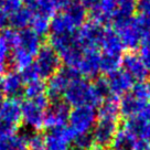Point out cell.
<instances>
[{
  "label": "cell",
  "mask_w": 150,
  "mask_h": 150,
  "mask_svg": "<svg viewBox=\"0 0 150 150\" xmlns=\"http://www.w3.org/2000/svg\"><path fill=\"white\" fill-rule=\"evenodd\" d=\"M2 6L9 18L11 14H13L23 7V2L22 0H2Z\"/></svg>",
  "instance_id": "34"
},
{
  "label": "cell",
  "mask_w": 150,
  "mask_h": 150,
  "mask_svg": "<svg viewBox=\"0 0 150 150\" xmlns=\"http://www.w3.org/2000/svg\"><path fill=\"white\" fill-rule=\"evenodd\" d=\"M137 141L138 139L136 137L127 132L125 129H120L112 139L110 150H136Z\"/></svg>",
  "instance_id": "23"
},
{
  "label": "cell",
  "mask_w": 150,
  "mask_h": 150,
  "mask_svg": "<svg viewBox=\"0 0 150 150\" xmlns=\"http://www.w3.org/2000/svg\"><path fill=\"white\" fill-rule=\"evenodd\" d=\"M8 14L2 6V0H0V31L5 30L6 25L8 23Z\"/></svg>",
  "instance_id": "39"
},
{
  "label": "cell",
  "mask_w": 150,
  "mask_h": 150,
  "mask_svg": "<svg viewBox=\"0 0 150 150\" xmlns=\"http://www.w3.org/2000/svg\"><path fill=\"white\" fill-rule=\"evenodd\" d=\"M0 120L17 128L22 120L21 103L19 102V99L8 98L4 100L0 110Z\"/></svg>",
  "instance_id": "19"
},
{
  "label": "cell",
  "mask_w": 150,
  "mask_h": 150,
  "mask_svg": "<svg viewBox=\"0 0 150 150\" xmlns=\"http://www.w3.org/2000/svg\"><path fill=\"white\" fill-rule=\"evenodd\" d=\"M93 20L98 23L112 22L117 10V0H96L88 9Z\"/></svg>",
  "instance_id": "17"
},
{
  "label": "cell",
  "mask_w": 150,
  "mask_h": 150,
  "mask_svg": "<svg viewBox=\"0 0 150 150\" xmlns=\"http://www.w3.org/2000/svg\"><path fill=\"white\" fill-rule=\"evenodd\" d=\"M27 146L30 150H45L44 147V137L39 132H33L30 139L27 142Z\"/></svg>",
  "instance_id": "33"
},
{
  "label": "cell",
  "mask_w": 150,
  "mask_h": 150,
  "mask_svg": "<svg viewBox=\"0 0 150 150\" xmlns=\"http://www.w3.org/2000/svg\"><path fill=\"white\" fill-rule=\"evenodd\" d=\"M99 119H110L117 120L119 116V99L118 97L109 95L103 102L99 104L98 112H97Z\"/></svg>",
  "instance_id": "21"
},
{
  "label": "cell",
  "mask_w": 150,
  "mask_h": 150,
  "mask_svg": "<svg viewBox=\"0 0 150 150\" xmlns=\"http://www.w3.org/2000/svg\"><path fill=\"white\" fill-rule=\"evenodd\" d=\"M71 150H76V149H71Z\"/></svg>",
  "instance_id": "44"
},
{
  "label": "cell",
  "mask_w": 150,
  "mask_h": 150,
  "mask_svg": "<svg viewBox=\"0 0 150 150\" xmlns=\"http://www.w3.org/2000/svg\"><path fill=\"white\" fill-rule=\"evenodd\" d=\"M44 135L45 150H67V146L73 141L76 134L70 127H57L47 129Z\"/></svg>",
  "instance_id": "11"
},
{
  "label": "cell",
  "mask_w": 150,
  "mask_h": 150,
  "mask_svg": "<svg viewBox=\"0 0 150 150\" xmlns=\"http://www.w3.org/2000/svg\"><path fill=\"white\" fill-rule=\"evenodd\" d=\"M106 83L109 95L115 97L125 96L134 87V80L124 70H119L112 74L107 75Z\"/></svg>",
  "instance_id": "14"
},
{
  "label": "cell",
  "mask_w": 150,
  "mask_h": 150,
  "mask_svg": "<svg viewBox=\"0 0 150 150\" xmlns=\"http://www.w3.org/2000/svg\"><path fill=\"white\" fill-rule=\"evenodd\" d=\"M14 130H16V127L10 126L8 124L0 120V141L5 140V139L12 136Z\"/></svg>",
  "instance_id": "35"
},
{
  "label": "cell",
  "mask_w": 150,
  "mask_h": 150,
  "mask_svg": "<svg viewBox=\"0 0 150 150\" xmlns=\"http://www.w3.org/2000/svg\"><path fill=\"white\" fill-rule=\"evenodd\" d=\"M97 112H95L94 107L91 106H80L74 107L70 112L69 122L70 128L76 135L89 132L96 124Z\"/></svg>",
  "instance_id": "7"
},
{
  "label": "cell",
  "mask_w": 150,
  "mask_h": 150,
  "mask_svg": "<svg viewBox=\"0 0 150 150\" xmlns=\"http://www.w3.org/2000/svg\"><path fill=\"white\" fill-rule=\"evenodd\" d=\"M23 94L27 99H37L47 95V85L42 81H34L24 86Z\"/></svg>",
  "instance_id": "28"
},
{
  "label": "cell",
  "mask_w": 150,
  "mask_h": 150,
  "mask_svg": "<svg viewBox=\"0 0 150 150\" xmlns=\"http://www.w3.org/2000/svg\"><path fill=\"white\" fill-rule=\"evenodd\" d=\"M122 63V55H114V54H102L100 53V72L105 74H112L120 70Z\"/></svg>",
  "instance_id": "25"
},
{
  "label": "cell",
  "mask_w": 150,
  "mask_h": 150,
  "mask_svg": "<svg viewBox=\"0 0 150 150\" xmlns=\"http://www.w3.org/2000/svg\"><path fill=\"white\" fill-rule=\"evenodd\" d=\"M136 150H150V144L142 140H138L136 145Z\"/></svg>",
  "instance_id": "40"
},
{
  "label": "cell",
  "mask_w": 150,
  "mask_h": 150,
  "mask_svg": "<svg viewBox=\"0 0 150 150\" xmlns=\"http://www.w3.org/2000/svg\"><path fill=\"white\" fill-rule=\"evenodd\" d=\"M0 150H28L27 144L18 135H12L0 141Z\"/></svg>",
  "instance_id": "30"
},
{
  "label": "cell",
  "mask_w": 150,
  "mask_h": 150,
  "mask_svg": "<svg viewBox=\"0 0 150 150\" xmlns=\"http://www.w3.org/2000/svg\"><path fill=\"white\" fill-rule=\"evenodd\" d=\"M140 57H141V60L144 61V63H145L147 70L149 71V73H150V47H141Z\"/></svg>",
  "instance_id": "38"
},
{
  "label": "cell",
  "mask_w": 150,
  "mask_h": 150,
  "mask_svg": "<svg viewBox=\"0 0 150 150\" xmlns=\"http://www.w3.org/2000/svg\"><path fill=\"white\" fill-rule=\"evenodd\" d=\"M74 149L76 150H91L94 146V139L91 132H84L76 135L73 139Z\"/></svg>",
  "instance_id": "31"
},
{
  "label": "cell",
  "mask_w": 150,
  "mask_h": 150,
  "mask_svg": "<svg viewBox=\"0 0 150 150\" xmlns=\"http://www.w3.org/2000/svg\"><path fill=\"white\" fill-rule=\"evenodd\" d=\"M122 66L124 67V71L134 80V82H145L149 75V71L147 70L140 55L136 53H128L122 56Z\"/></svg>",
  "instance_id": "16"
},
{
  "label": "cell",
  "mask_w": 150,
  "mask_h": 150,
  "mask_svg": "<svg viewBox=\"0 0 150 150\" xmlns=\"http://www.w3.org/2000/svg\"><path fill=\"white\" fill-rule=\"evenodd\" d=\"M41 38L30 29L19 31L17 42L11 49V61L18 72H22L32 65L34 57L41 49Z\"/></svg>",
  "instance_id": "2"
},
{
  "label": "cell",
  "mask_w": 150,
  "mask_h": 150,
  "mask_svg": "<svg viewBox=\"0 0 150 150\" xmlns=\"http://www.w3.org/2000/svg\"><path fill=\"white\" fill-rule=\"evenodd\" d=\"M91 150H105V149H104V148H100V147H95V148L93 147Z\"/></svg>",
  "instance_id": "42"
},
{
  "label": "cell",
  "mask_w": 150,
  "mask_h": 150,
  "mask_svg": "<svg viewBox=\"0 0 150 150\" xmlns=\"http://www.w3.org/2000/svg\"><path fill=\"white\" fill-rule=\"evenodd\" d=\"M115 31L124 47L135 50L141 45L144 38L150 32V18L138 16L114 23Z\"/></svg>",
  "instance_id": "3"
},
{
  "label": "cell",
  "mask_w": 150,
  "mask_h": 150,
  "mask_svg": "<svg viewBox=\"0 0 150 150\" xmlns=\"http://www.w3.org/2000/svg\"><path fill=\"white\" fill-rule=\"evenodd\" d=\"M148 84H149V87H150V81H148Z\"/></svg>",
  "instance_id": "43"
},
{
  "label": "cell",
  "mask_w": 150,
  "mask_h": 150,
  "mask_svg": "<svg viewBox=\"0 0 150 150\" xmlns=\"http://www.w3.org/2000/svg\"><path fill=\"white\" fill-rule=\"evenodd\" d=\"M79 75L72 70L64 67L60 69L56 73L52 75L47 81V97L51 102L61 100V97L64 95L67 86L75 77Z\"/></svg>",
  "instance_id": "8"
},
{
  "label": "cell",
  "mask_w": 150,
  "mask_h": 150,
  "mask_svg": "<svg viewBox=\"0 0 150 150\" xmlns=\"http://www.w3.org/2000/svg\"><path fill=\"white\" fill-rule=\"evenodd\" d=\"M100 52L96 49H85L79 59L77 63L72 69L79 76H83L84 79L96 77L100 73Z\"/></svg>",
  "instance_id": "9"
},
{
  "label": "cell",
  "mask_w": 150,
  "mask_h": 150,
  "mask_svg": "<svg viewBox=\"0 0 150 150\" xmlns=\"http://www.w3.org/2000/svg\"><path fill=\"white\" fill-rule=\"evenodd\" d=\"M2 103H4V99H2V94L0 93V110H1V106H2Z\"/></svg>",
  "instance_id": "41"
},
{
  "label": "cell",
  "mask_w": 150,
  "mask_h": 150,
  "mask_svg": "<svg viewBox=\"0 0 150 150\" xmlns=\"http://www.w3.org/2000/svg\"><path fill=\"white\" fill-rule=\"evenodd\" d=\"M136 9L140 16L150 18V0H139L136 4Z\"/></svg>",
  "instance_id": "36"
},
{
  "label": "cell",
  "mask_w": 150,
  "mask_h": 150,
  "mask_svg": "<svg viewBox=\"0 0 150 150\" xmlns=\"http://www.w3.org/2000/svg\"><path fill=\"white\" fill-rule=\"evenodd\" d=\"M47 107H49V99L47 95L32 100L25 99L21 104V115L25 126L33 130L43 128Z\"/></svg>",
  "instance_id": "6"
},
{
  "label": "cell",
  "mask_w": 150,
  "mask_h": 150,
  "mask_svg": "<svg viewBox=\"0 0 150 150\" xmlns=\"http://www.w3.org/2000/svg\"><path fill=\"white\" fill-rule=\"evenodd\" d=\"M64 102L69 106L80 107V106H91L96 107L103 102V98L99 96L94 84L87 79L77 76L71 82L66 91L64 92Z\"/></svg>",
  "instance_id": "4"
},
{
  "label": "cell",
  "mask_w": 150,
  "mask_h": 150,
  "mask_svg": "<svg viewBox=\"0 0 150 150\" xmlns=\"http://www.w3.org/2000/svg\"><path fill=\"white\" fill-rule=\"evenodd\" d=\"M117 131V120L99 119L98 122L95 124V126L93 128V132H92L94 144H96L100 148H106L108 146H110Z\"/></svg>",
  "instance_id": "13"
},
{
  "label": "cell",
  "mask_w": 150,
  "mask_h": 150,
  "mask_svg": "<svg viewBox=\"0 0 150 150\" xmlns=\"http://www.w3.org/2000/svg\"><path fill=\"white\" fill-rule=\"evenodd\" d=\"M104 29L100 23L96 21H86L76 32L75 37L81 47L85 49H96L99 50V44L103 38Z\"/></svg>",
  "instance_id": "10"
},
{
  "label": "cell",
  "mask_w": 150,
  "mask_h": 150,
  "mask_svg": "<svg viewBox=\"0 0 150 150\" xmlns=\"http://www.w3.org/2000/svg\"><path fill=\"white\" fill-rule=\"evenodd\" d=\"M11 61V47L4 35L0 33V76L8 72V66Z\"/></svg>",
  "instance_id": "29"
},
{
  "label": "cell",
  "mask_w": 150,
  "mask_h": 150,
  "mask_svg": "<svg viewBox=\"0 0 150 150\" xmlns=\"http://www.w3.org/2000/svg\"><path fill=\"white\" fill-rule=\"evenodd\" d=\"M131 94L144 103L150 102V87L148 82H139L137 84L134 85V87L131 89Z\"/></svg>",
  "instance_id": "32"
},
{
  "label": "cell",
  "mask_w": 150,
  "mask_h": 150,
  "mask_svg": "<svg viewBox=\"0 0 150 150\" xmlns=\"http://www.w3.org/2000/svg\"><path fill=\"white\" fill-rule=\"evenodd\" d=\"M135 10H136L135 0H117V10L115 18L112 20V23L131 18L134 16Z\"/></svg>",
  "instance_id": "26"
},
{
  "label": "cell",
  "mask_w": 150,
  "mask_h": 150,
  "mask_svg": "<svg viewBox=\"0 0 150 150\" xmlns=\"http://www.w3.org/2000/svg\"><path fill=\"white\" fill-rule=\"evenodd\" d=\"M70 106L64 100H56L52 102V104L47 107L44 119V127L47 129L64 127L69 122L70 116Z\"/></svg>",
  "instance_id": "12"
},
{
  "label": "cell",
  "mask_w": 150,
  "mask_h": 150,
  "mask_svg": "<svg viewBox=\"0 0 150 150\" xmlns=\"http://www.w3.org/2000/svg\"><path fill=\"white\" fill-rule=\"evenodd\" d=\"M120 39L118 37L115 29L110 27H105L103 33V38L99 44V50L102 54H114V55H122L124 51Z\"/></svg>",
  "instance_id": "18"
},
{
  "label": "cell",
  "mask_w": 150,
  "mask_h": 150,
  "mask_svg": "<svg viewBox=\"0 0 150 150\" xmlns=\"http://www.w3.org/2000/svg\"><path fill=\"white\" fill-rule=\"evenodd\" d=\"M144 102L137 99L131 93L126 94L119 100V115H122L125 118H131L137 116Z\"/></svg>",
  "instance_id": "22"
},
{
  "label": "cell",
  "mask_w": 150,
  "mask_h": 150,
  "mask_svg": "<svg viewBox=\"0 0 150 150\" xmlns=\"http://www.w3.org/2000/svg\"><path fill=\"white\" fill-rule=\"evenodd\" d=\"M24 82L21 73L18 71H9L2 76H0V91L2 95L8 96V98H16L23 94Z\"/></svg>",
  "instance_id": "15"
},
{
  "label": "cell",
  "mask_w": 150,
  "mask_h": 150,
  "mask_svg": "<svg viewBox=\"0 0 150 150\" xmlns=\"http://www.w3.org/2000/svg\"><path fill=\"white\" fill-rule=\"evenodd\" d=\"M135 117H138L139 119H141L142 122H150V102L144 103L139 112L137 114V116H135Z\"/></svg>",
  "instance_id": "37"
},
{
  "label": "cell",
  "mask_w": 150,
  "mask_h": 150,
  "mask_svg": "<svg viewBox=\"0 0 150 150\" xmlns=\"http://www.w3.org/2000/svg\"><path fill=\"white\" fill-rule=\"evenodd\" d=\"M87 9L81 0H72L65 8L52 18L50 24L51 34L72 35L86 22Z\"/></svg>",
  "instance_id": "1"
},
{
  "label": "cell",
  "mask_w": 150,
  "mask_h": 150,
  "mask_svg": "<svg viewBox=\"0 0 150 150\" xmlns=\"http://www.w3.org/2000/svg\"><path fill=\"white\" fill-rule=\"evenodd\" d=\"M61 59L50 45H42L33 61L32 70L39 80H49L60 70Z\"/></svg>",
  "instance_id": "5"
},
{
  "label": "cell",
  "mask_w": 150,
  "mask_h": 150,
  "mask_svg": "<svg viewBox=\"0 0 150 150\" xmlns=\"http://www.w3.org/2000/svg\"><path fill=\"white\" fill-rule=\"evenodd\" d=\"M50 24H51V19L41 14L33 13L30 22V30L35 33L38 37H44L50 32Z\"/></svg>",
  "instance_id": "27"
},
{
  "label": "cell",
  "mask_w": 150,
  "mask_h": 150,
  "mask_svg": "<svg viewBox=\"0 0 150 150\" xmlns=\"http://www.w3.org/2000/svg\"><path fill=\"white\" fill-rule=\"evenodd\" d=\"M33 16V11L30 10L27 7H22L20 10H18L17 12H14L13 14H11L8 19V23L11 24L12 29L14 30H24L27 29V27L30 25L31 19Z\"/></svg>",
  "instance_id": "24"
},
{
  "label": "cell",
  "mask_w": 150,
  "mask_h": 150,
  "mask_svg": "<svg viewBox=\"0 0 150 150\" xmlns=\"http://www.w3.org/2000/svg\"><path fill=\"white\" fill-rule=\"evenodd\" d=\"M124 129L138 140L150 144V122H145L138 117L128 118L124 124Z\"/></svg>",
  "instance_id": "20"
}]
</instances>
